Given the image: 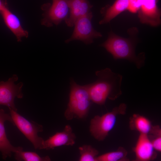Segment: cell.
Masks as SVG:
<instances>
[{"label":"cell","instance_id":"cell-2","mask_svg":"<svg viewBox=\"0 0 161 161\" xmlns=\"http://www.w3.org/2000/svg\"><path fill=\"white\" fill-rule=\"evenodd\" d=\"M136 41L120 37L112 32L107 39L101 44L111 53L114 59H124L134 63L138 69L145 64V56L143 53L137 55L135 53Z\"/></svg>","mask_w":161,"mask_h":161},{"label":"cell","instance_id":"cell-22","mask_svg":"<svg viewBox=\"0 0 161 161\" xmlns=\"http://www.w3.org/2000/svg\"><path fill=\"white\" fill-rule=\"evenodd\" d=\"M7 6L5 3H4L1 0H0V12Z\"/></svg>","mask_w":161,"mask_h":161},{"label":"cell","instance_id":"cell-19","mask_svg":"<svg viewBox=\"0 0 161 161\" xmlns=\"http://www.w3.org/2000/svg\"><path fill=\"white\" fill-rule=\"evenodd\" d=\"M80 156V161H96L98 151L91 145H83L79 148Z\"/></svg>","mask_w":161,"mask_h":161},{"label":"cell","instance_id":"cell-18","mask_svg":"<svg viewBox=\"0 0 161 161\" xmlns=\"http://www.w3.org/2000/svg\"><path fill=\"white\" fill-rule=\"evenodd\" d=\"M15 153V158L17 161H49V156L41 157L35 152L24 151H17Z\"/></svg>","mask_w":161,"mask_h":161},{"label":"cell","instance_id":"cell-6","mask_svg":"<svg viewBox=\"0 0 161 161\" xmlns=\"http://www.w3.org/2000/svg\"><path fill=\"white\" fill-rule=\"evenodd\" d=\"M92 12L78 18L75 23L74 29L71 37L65 42L68 43L74 40H79L86 45L93 42L94 39L101 37V33L93 28L92 24Z\"/></svg>","mask_w":161,"mask_h":161},{"label":"cell","instance_id":"cell-15","mask_svg":"<svg viewBox=\"0 0 161 161\" xmlns=\"http://www.w3.org/2000/svg\"><path fill=\"white\" fill-rule=\"evenodd\" d=\"M129 0H116L112 5L102 10L103 18L99 22L103 24L109 22L118 14L127 10Z\"/></svg>","mask_w":161,"mask_h":161},{"label":"cell","instance_id":"cell-4","mask_svg":"<svg viewBox=\"0 0 161 161\" xmlns=\"http://www.w3.org/2000/svg\"><path fill=\"white\" fill-rule=\"evenodd\" d=\"M126 109V105L122 103L110 112L102 116H95L90 122L89 131L91 135L98 141L103 140L114 127L117 116L125 114Z\"/></svg>","mask_w":161,"mask_h":161},{"label":"cell","instance_id":"cell-21","mask_svg":"<svg viewBox=\"0 0 161 161\" xmlns=\"http://www.w3.org/2000/svg\"><path fill=\"white\" fill-rule=\"evenodd\" d=\"M139 7L138 0H129L127 10L131 13H135L138 12Z\"/></svg>","mask_w":161,"mask_h":161},{"label":"cell","instance_id":"cell-3","mask_svg":"<svg viewBox=\"0 0 161 161\" xmlns=\"http://www.w3.org/2000/svg\"><path fill=\"white\" fill-rule=\"evenodd\" d=\"M70 85L69 100L64 117L68 120L76 117L83 118L87 114L91 104L89 84L79 85L71 78Z\"/></svg>","mask_w":161,"mask_h":161},{"label":"cell","instance_id":"cell-12","mask_svg":"<svg viewBox=\"0 0 161 161\" xmlns=\"http://www.w3.org/2000/svg\"><path fill=\"white\" fill-rule=\"evenodd\" d=\"M154 149L148 134L140 133L134 151L136 160L149 161L156 157Z\"/></svg>","mask_w":161,"mask_h":161},{"label":"cell","instance_id":"cell-16","mask_svg":"<svg viewBox=\"0 0 161 161\" xmlns=\"http://www.w3.org/2000/svg\"><path fill=\"white\" fill-rule=\"evenodd\" d=\"M129 127L132 130H135L140 133L148 134L153 126L151 121L145 117L139 114H134L130 117Z\"/></svg>","mask_w":161,"mask_h":161},{"label":"cell","instance_id":"cell-5","mask_svg":"<svg viewBox=\"0 0 161 161\" xmlns=\"http://www.w3.org/2000/svg\"><path fill=\"white\" fill-rule=\"evenodd\" d=\"M13 125L16 126L32 143L35 149H43L44 140L38 135L43 131L42 125L33 121H30L17 112L9 109Z\"/></svg>","mask_w":161,"mask_h":161},{"label":"cell","instance_id":"cell-14","mask_svg":"<svg viewBox=\"0 0 161 161\" xmlns=\"http://www.w3.org/2000/svg\"><path fill=\"white\" fill-rule=\"evenodd\" d=\"M69 14L65 21L69 27L74 26L78 18L91 12L92 7L88 0H69Z\"/></svg>","mask_w":161,"mask_h":161},{"label":"cell","instance_id":"cell-1","mask_svg":"<svg viewBox=\"0 0 161 161\" xmlns=\"http://www.w3.org/2000/svg\"><path fill=\"white\" fill-rule=\"evenodd\" d=\"M97 77L94 83L89 84L91 100L100 105L105 104L107 98L114 100L122 93V76L106 68L95 72Z\"/></svg>","mask_w":161,"mask_h":161},{"label":"cell","instance_id":"cell-8","mask_svg":"<svg viewBox=\"0 0 161 161\" xmlns=\"http://www.w3.org/2000/svg\"><path fill=\"white\" fill-rule=\"evenodd\" d=\"M18 79L17 75H14L6 82H0V105L7 106L9 109L17 111L14 103L16 97L21 98L22 83L16 84L14 82Z\"/></svg>","mask_w":161,"mask_h":161},{"label":"cell","instance_id":"cell-17","mask_svg":"<svg viewBox=\"0 0 161 161\" xmlns=\"http://www.w3.org/2000/svg\"><path fill=\"white\" fill-rule=\"evenodd\" d=\"M128 152L124 148L120 147L117 150L108 152L97 157L96 161H127Z\"/></svg>","mask_w":161,"mask_h":161},{"label":"cell","instance_id":"cell-9","mask_svg":"<svg viewBox=\"0 0 161 161\" xmlns=\"http://www.w3.org/2000/svg\"><path fill=\"white\" fill-rule=\"evenodd\" d=\"M140 7L138 16L140 22L152 26L161 23V13L157 5V0H138Z\"/></svg>","mask_w":161,"mask_h":161},{"label":"cell","instance_id":"cell-7","mask_svg":"<svg viewBox=\"0 0 161 161\" xmlns=\"http://www.w3.org/2000/svg\"><path fill=\"white\" fill-rule=\"evenodd\" d=\"M69 0H52V5L44 7L43 18L41 20L42 25L47 27L53 24L58 25L68 18L69 12Z\"/></svg>","mask_w":161,"mask_h":161},{"label":"cell","instance_id":"cell-13","mask_svg":"<svg viewBox=\"0 0 161 161\" xmlns=\"http://www.w3.org/2000/svg\"><path fill=\"white\" fill-rule=\"evenodd\" d=\"M0 13L6 25L15 35L18 41L21 42L23 37H28V32L23 28L18 17L7 6Z\"/></svg>","mask_w":161,"mask_h":161},{"label":"cell","instance_id":"cell-11","mask_svg":"<svg viewBox=\"0 0 161 161\" xmlns=\"http://www.w3.org/2000/svg\"><path fill=\"white\" fill-rule=\"evenodd\" d=\"M76 138L71 127L67 125L63 131L57 132L44 140L43 149H53L62 145L72 146L75 143Z\"/></svg>","mask_w":161,"mask_h":161},{"label":"cell","instance_id":"cell-20","mask_svg":"<svg viewBox=\"0 0 161 161\" xmlns=\"http://www.w3.org/2000/svg\"><path fill=\"white\" fill-rule=\"evenodd\" d=\"M148 135L154 150L158 152L161 151V129L158 125L153 126Z\"/></svg>","mask_w":161,"mask_h":161},{"label":"cell","instance_id":"cell-10","mask_svg":"<svg viewBox=\"0 0 161 161\" xmlns=\"http://www.w3.org/2000/svg\"><path fill=\"white\" fill-rule=\"evenodd\" d=\"M7 121L13 124L10 114L6 113L3 109L0 108V151L2 158L4 160L7 157H10L12 153L23 150L21 147L13 146L8 140L4 126V122Z\"/></svg>","mask_w":161,"mask_h":161}]
</instances>
